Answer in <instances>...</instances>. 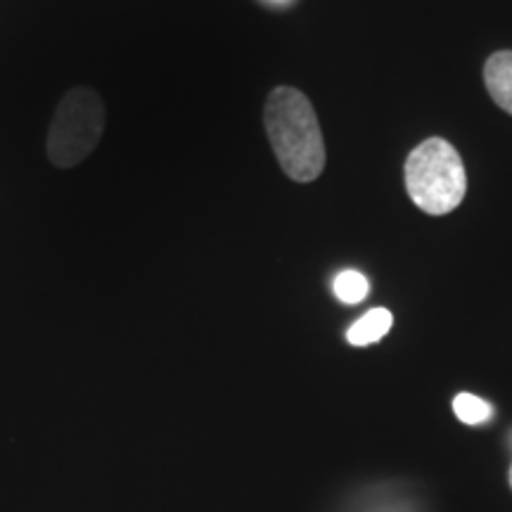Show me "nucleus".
Listing matches in <instances>:
<instances>
[{
  "label": "nucleus",
  "instance_id": "7",
  "mask_svg": "<svg viewBox=\"0 0 512 512\" xmlns=\"http://www.w3.org/2000/svg\"><path fill=\"white\" fill-rule=\"evenodd\" d=\"M453 411L465 425H482L491 418V406L475 394H458L453 399Z\"/></svg>",
  "mask_w": 512,
  "mask_h": 512
},
{
  "label": "nucleus",
  "instance_id": "9",
  "mask_svg": "<svg viewBox=\"0 0 512 512\" xmlns=\"http://www.w3.org/2000/svg\"><path fill=\"white\" fill-rule=\"evenodd\" d=\"M510 486H512V467H510Z\"/></svg>",
  "mask_w": 512,
  "mask_h": 512
},
{
  "label": "nucleus",
  "instance_id": "2",
  "mask_svg": "<svg viewBox=\"0 0 512 512\" xmlns=\"http://www.w3.org/2000/svg\"><path fill=\"white\" fill-rule=\"evenodd\" d=\"M406 190L425 214L444 216L460 207L467 192L465 164L444 138H427L406 159Z\"/></svg>",
  "mask_w": 512,
  "mask_h": 512
},
{
  "label": "nucleus",
  "instance_id": "8",
  "mask_svg": "<svg viewBox=\"0 0 512 512\" xmlns=\"http://www.w3.org/2000/svg\"><path fill=\"white\" fill-rule=\"evenodd\" d=\"M271 3H278V5H290L292 0H271Z\"/></svg>",
  "mask_w": 512,
  "mask_h": 512
},
{
  "label": "nucleus",
  "instance_id": "4",
  "mask_svg": "<svg viewBox=\"0 0 512 512\" xmlns=\"http://www.w3.org/2000/svg\"><path fill=\"white\" fill-rule=\"evenodd\" d=\"M484 83L491 100L512 114V50L494 53L484 64Z\"/></svg>",
  "mask_w": 512,
  "mask_h": 512
},
{
  "label": "nucleus",
  "instance_id": "5",
  "mask_svg": "<svg viewBox=\"0 0 512 512\" xmlns=\"http://www.w3.org/2000/svg\"><path fill=\"white\" fill-rule=\"evenodd\" d=\"M392 323H394V316L389 309L368 311L366 316L356 320V323L349 328L347 332L349 344H354V347H368V344L380 342V339L392 330Z\"/></svg>",
  "mask_w": 512,
  "mask_h": 512
},
{
  "label": "nucleus",
  "instance_id": "6",
  "mask_svg": "<svg viewBox=\"0 0 512 512\" xmlns=\"http://www.w3.org/2000/svg\"><path fill=\"white\" fill-rule=\"evenodd\" d=\"M368 278L358 271H342L335 278V294L339 302L358 304L368 297Z\"/></svg>",
  "mask_w": 512,
  "mask_h": 512
},
{
  "label": "nucleus",
  "instance_id": "3",
  "mask_svg": "<svg viewBox=\"0 0 512 512\" xmlns=\"http://www.w3.org/2000/svg\"><path fill=\"white\" fill-rule=\"evenodd\" d=\"M105 131V102L98 91L76 86L64 93L48 131V159L60 169L79 166Z\"/></svg>",
  "mask_w": 512,
  "mask_h": 512
},
{
  "label": "nucleus",
  "instance_id": "1",
  "mask_svg": "<svg viewBox=\"0 0 512 512\" xmlns=\"http://www.w3.org/2000/svg\"><path fill=\"white\" fill-rule=\"evenodd\" d=\"M264 124L280 169L292 181L311 183L325 169V143L316 110L302 91L278 86L268 95Z\"/></svg>",
  "mask_w": 512,
  "mask_h": 512
}]
</instances>
